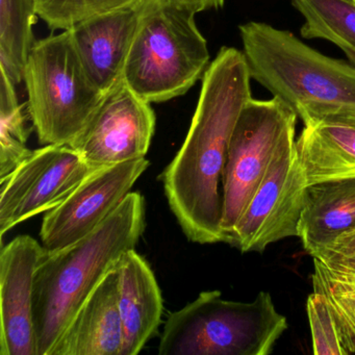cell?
<instances>
[{
    "label": "cell",
    "mask_w": 355,
    "mask_h": 355,
    "mask_svg": "<svg viewBox=\"0 0 355 355\" xmlns=\"http://www.w3.org/2000/svg\"><path fill=\"white\" fill-rule=\"evenodd\" d=\"M251 78L313 126L355 119V67L263 22L239 28Z\"/></svg>",
    "instance_id": "obj_3"
},
{
    "label": "cell",
    "mask_w": 355,
    "mask_h": 355,
    "mask_svg": "<svg viewBox=\"0 0 355 355\" xmlns=\"http://www.w3.org/2000/svg\"><path fill=\"white\" fill-rule=\"evenodd\" d=\"M97 168L70 145H45L0 180V236L61 205Z\"/></svg>",
    "instance_id": "obj_9"
},
{
    "label": "cell",
    "mask_w": 355,
    "mask_h": 355,
    "mask_svg": "<svg viewBox=\"0 0 355 355\" xmlns=\"http://www.w3.org/2000/svg\"><path fill=\"white\" fill-rule=\"evenodd\" d=\"M296 148L307 186L355 178V119L304 126Z\"/></svg>",
    "instance_id": "obj_17"
},
{
    "label": "cell",
    "mask_w": 355,
    "mask_h": 355,
    "mask_svg": "<svg viewBox=\"0 0 355 355\" xmlns=\"http://www.w3.org/2000/svg\"><path fill=\"white\" fill-rule=\"evenodd\" d=\"M45 249L30 236H16L0 252V355H37L35 273Z\"/></svg>",
    "instance_id": "obj_12"
},
{
    "label": "cell",
    "mask_w": 355,
    "mask_h": 355,
    "mask_svg": "<svg viewBox=\"0 0 355 355\" xmlns=\"http://www.w3.org/2000/svg\"><path fill=\"white\" fill-rule=\"evenodd\" d=\"M311 257L331 271L355 274V227L340 234Z\"/></svg>",
    "instance_id": "obj_24"
},
{
    "label": "cell",
    "mask_w": 355,
    "mask_h": 355,
    "mask_svg": "<svg viewBox=\"0 0 355 355\" xmlns=\"http://www.w3.org/2000/svg\"><path fill=\"white\" fill-rule=\"evenodd\" d=\"M195 15L168 0H146L123 80L147 103L182 96L202 80L211 55Z\"/></svg>",
    "instance_id": "obj_4"
},
{
    "label": "cell",
    "mask_w": 355,
    "mask_h": 355,
    "mask_svg": "<svg viewBox=\"0 0 355 355\" xmlns=\"http://www.w3.org/2000/svg\"><path fill=\"white\" fill-rule=\"evenodd\" d=\"M295 130L296 128L284 135L263 182L230 234V244L242 252H263L272 243L299 236L307 184L297 153Z\"/></svg>",
    "instance_id": "obj_8"
},
{
    "label": "cell",
    "mask_w": 355,
    "mask_h": 355,
    "mask_svg": "<svg viewBox=\"0 0 355 355\" xmlns=\"http://www.w3.org/2000/svg\"><path fill=\"white\" fill-rule=\"evenodd\" d=\"M353 1H354V3H355V0H353Z\"/></svg>",
    "instance_id": "obj_26"
},
{
    "label": "cell",
    "mask_w": 355,
    "mask_h": 355,
    "mask_svg": "<svg viewBox=\"0 0 355 355\" xmlns=\"http://www.w3.org/2000/svg\"><path fill=\"white\" fill-rule=\"evenodd\" d=\"M286 328L288 321L269 293L245 303L207 291L169 315L159 354L268 355Z\"/></svg>",
    "instance_id": "obj_5"
},
{
    "label": "cell",
    "mask_w": 355,
    "mask_h": 355,
    "mask_svg": "<svg viewBox=\"0 0 355 355\" xmlns=\"http://www.w3.org/2000/svg\"><path fill=\"white\" fill-rule=\"evenodd\" d=\"M144 230V199L130 192L92 234L46 252L35 273L37 355H51L83 303Z\"/></svg>",
    "instance_id": "obj_2"
},
{
    "label": "cell",
    "mask_w": 355,
    "mask_h": 355,
    "mask_svg": "<svg viewBox=\"0 0 355 355\" xmlns=\"http://www.w3.org/2000/svg\"><path fill=\"white\" fill-rule=\"evenodd\" d=\"M313 292L321 293L336 318L347 355L355 353V274L338 273L313 259Z\"/></svg>",
    "instance_id": "obj_21"
},
{
    "label": "cell",
    "mask_w": 355,
    "mask_h": 355,
    "mask_svg": "<svg viewBox=\"0 0 355 355\" xmlns=\"http://www.w3.org/2000/svg\"><path fill=\"white\" fill-rule=\"evenodd\" d=\"M297 115L273 97L251 98L243 107L228 145L222 195V230L226 242L265 178L284 135L296 128Z\"/></svg>",
    "instance_id": "obj_7"
},
{
    "label": "cell",
    "mask_w": 355,
    "mask_h": 355,
    "mask_svg": "<svg viewBox=\"0 0 355 355\" xmlns=\"http://www.w3.org/2000/svg\"><path fill=\"white\" fill-rule=\"evenodd\" d=\"M38 17L51 31H69L82 22L135 7L144 0H36Z\"/></svg>",
    "instance_id": "obj_22"
},
{
    "label": "cell",
    "mask_w": 355,
    "mask_h": 355,
    "mask_svg": "<svg viewBox=\"0 0 355 355\" xmlns=\"http://www.w3.org/2000/svg\"><path fill=\"white\" fill-rule=\"evenodd\" d=\"M122 343L115 266L76 311L51 355H120Z\"/></svg>",
    "instance_id": "obj_14"
},
{
    "label": "cell",
    "mask_w": 355,
    "mask_h": 355,
    "mask_svg": "<svg viewBox=\"0 0 355 355\" xmlns=\"http://www.w3.org/2000/svg\"><path fill=\"white\" fill-rule=\"evenodd\" d=\"M150 105L123 80L103 95L70 146L97 169L143 159L155 134V114Z\"/></svg>",
    "instance_id": "obj_10"
},
{
    "label": "cell",
    "mask_w": 355,
    "mask_h": 355,
    "mask_svg": "<svg viewBox=\"0 0 355 355\" xmlns=\"http://www.w3.org/2000/svg\"><path fill=\"white\" fill-rule=\"evenodd\" d=\"M306 304L313 354L347 355L338 323L325 297L313 292Z\"/></svg>",
    "instance_id": "obj_23"
},
{
    "label": "cell",
    "mask_w": 355,
    "mask_h": 355,
    "mask_svg": "<svg viewBox=\"0 0 355 355\" xmlns=\"http://www.w3.org/2000/svg\"><path fill=\"white\" fill-rule=\"evenodd\" d=\"M304 18L301 36L329 41L355 65V3L353 0H292Z\"/></svg>",
    "instance_id": "obj_19"
},
{
    "label": "cell",
    "mask_w": 355,
    "mask_h": 355,
    "mask_svg": "<svg viewBox=\"0 0 355 355\" xmlns=\"http://www.w3.org/2000/svg\"><path fill=\"white\" fill-rule=\"evenodd\" d=\"M250 80L244 53L222 47L203 76L186 140L162 174L170 209L192 242H226L220 182L232 132L252 98Z\"/></svg>",
    "instance_id": "obj_1"
},
{
    "label": "cell",
    "mask_w": 355,
    "mask_h": 355,
    "mask_svg": "<svg viewBox=\"0 0 355 355\" xmlns=\"http://www.w3.org/2000/svg\"><path fill=\"white\" fill-rule=\"evenodd\" d=\"M145 3L92 18L69 30L87 72L103 94L123 82Z\"/></svg>",
    "instance_id": "obj_13"
},
{
    "label": "cell",
    "mask_w": 355,
    "mask_h": 355,
    "mask_svg": "<svg viewBox=\"0 0 355 355\" xmlns=\"http://www.w3.org/2000/svg\"><path fill=\"white\" fill-rule=\"evenodd\" d=\"M16 85L0 70V180L9 176L32 150L26 147L31 128Z\"/></svg>",
    "instance_id": "obj_20"
},
{
    "label": "cell",
    "mask_w": 355,
    "mask_h": 355,
    "mask_svg": "<svg viewBox=\"0 0 355 355\" xmlns=\"http://www.w3.org/2000/svg\"><path fill=\"white\" fill-rule=\"evenodd\" d=\"M38 17L36 0H0V70L17 86L24 82L34 47L33 26Z\"/></svg>",
    "instance_id": "obj_18"
},
{
    "label": "cell",
    "mask_w": 355,
    "mask_h": 355,
    "mask_svg": "<svg viewBox=\"0 0 355 355\" xmlns=\"http://www.w3.org/2000/svg\"><path fill=\"white\" fill-rule=\"evenodd\" d=\"M168 1L195 14L209 11V10L220 9L225 3V0H168Z\"/></svg>",
    "instance_id": "obj_25"
},
{
    "label": "cell",
    "mask_w": 355,
    "mask_h": 355,
    "mask_svg": "<svg viewBox=\"0 0 355 355\" xmlns=\"http://www.w3.org/2000/svg\"><path fill=\"white\" fill-rule=\"evenodd\" d=\"M355 227V178L306 187L299 226L303 248L313 255Z\"/></svg>",
    "instance_id": "obj_16"
},
{
    "label": "cell",
    "mask_w": 355,
    "mask_h": 355,
    "mask_svg": "<svg viewBox=\"0 0 355 355\" xmlns=\"http://www.w3.org/2000/svg\"><path fill=\"white\" fill-rule=\"evenodd\" d=\"M24 82L41 145H69L105 95L87 72L69 31L35 43Z\"/></svg>",
    "instance_id": "obj_6"
},
{
    "label": "cell",
    "mask_w": 355,
    "mask_h": 355,
    "mask_svg": "<svg viewBox=\"0 0 355 355\" xmlns=\"http://www.w3.org/2000/svg\"><path fill=\"white\" fill-rule=\"evenodd\" d=\"M116 269L123 332L120 355H137L161 324L163 298L153 270L135 249L120 257Z\"/></svg>",
    "instance_id": "obj_15"
},
{
    "label": "cell",
    "mask_w": 355,
    "mask_h": 355,
    "mask_svg": "<svg viewBox=\"0 0 355 355\" xmlns=\"http://www.w3.org/2000/svg\"><path fill=\"white\" fill-rule=\"evenodd\" d=\"M148 166L143 157L92 172L66 200L45 213L40 232L45 251L60 250L92 234L121 205Z\"/></svg>",
    "instance_id": "obj_11"
}]
</instances>
